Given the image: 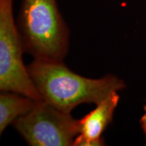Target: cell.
Returning a JSON list of instances; mask_svg holds the SVG:
<instances>
[{
    "label": "cell",
    "instance_id": "5",
    "mask_svg": "<svg viewBox=\"0 0 146 146\" xmlns=\"http://www.w3.org/2000/svg\"><path fill=\"white\" fill-rule=\"evenodd\" d=\"M118 91H113L98 104L94 110L78 120L79 133L73 146H102L105 145L102 135L112 122L118 104Z\"/></svg>",
    "mask_w": 146,
    "mask_h": 146
},
{
    "label": "cell",
    "instance_id": "1",
    "mask_svg": "<svg viewBox=\"0 0 146 146\" xmlns=\"http://www.w3.org/2000/svg\"><path fill=\"white\" fill-rule=\"evenodd\" d=\"M27 69L41 100L67 113L84 103L98 104L113 91L126 87L123 80L112 74L100 78L82 76L63 62L35 60Z\"/></svg>",
    "mask_w": 146,
    "mask_h": 146
},
{
    "label": "cell",
    "instance_id": "2",
    "mask_svg": "<svg viewBox=\"0 0 146 146\" xmlns=\"http://www.w3.org/2000/svg\"><path fill=\"white\" fill-rule=\"evenodd\" d=\"M16 24L25 52L35 60L63 62L69 29L56 0H22Z\"/></svg>",
    "mask_w": 146,
    "mask_h": 146
},
{
    "label": "cell",
    "instance_id": "3",
    "mask_svg": "<svg viewBox=\"0 0 146 146\" xmlns=\"http://www.w3.org/2000/svg\"><path fill=\"white\" fill-rule=\"evenodd\" d=\"M14 0H0V90L41 100L24 64L22 38L14 18Z\"/></svg>",
    "mask_w": 146,
    "mask_h": 146
},
{
    "label": "cell",
    "instance_id": "4",
    "mask_svg": "<svg viewBox=\"0 0 146 146\" xmlns=\"http://www.w3.org/2000/svg\"><path fill=\"white\" fill-rule=\"evenodd\" d=\"M12 125L31 146H73L79 133L78 120L43 100Z\"/></svg>",
    "mask_w": 146,
    "mask_h": 146
},
{
    "label": "cell",
    "instance_id": "7",
    "mask_svg": "<svg viewBox=\"0 0 146 146\" xmlns=\"http://www.w3.org/2000/svg\"><path fill=\"white\" fill-rule=\"evenodd\" d=\"M143 110H144V114L143 116H141V119L139 120V123L141 125V129H143V133H145V137H146V105L143 106Z\"/></svg>",
    "mask_w": 146,
    "mask_h": 146
},
{
    "label": "cell",
    "instance_id": "6",
    "mask_svg": "<svg viewBox=\"0 0 146 146\" xmlns=\"http://www.w3.org/2000/svg\"><path fill=\"white\" fill-rule=\"evenodd\" d=\"M36 101L15 92L2 91L0 95V134L14 120L30 112Z\"/></svg>",
    "mask_w": 146,
    "mask_h": 146
}]
</instances>
